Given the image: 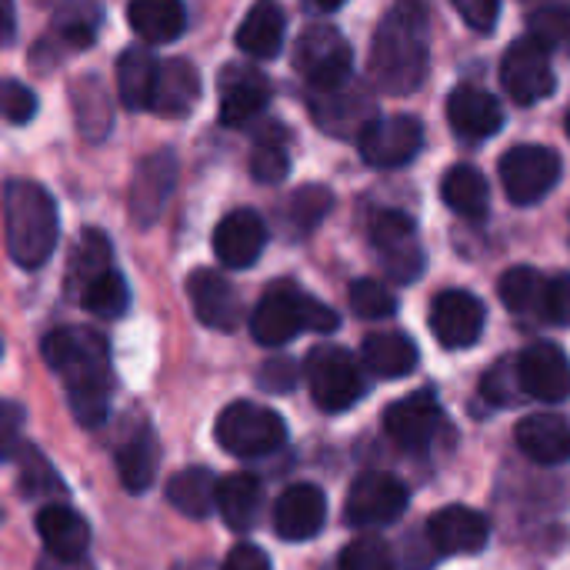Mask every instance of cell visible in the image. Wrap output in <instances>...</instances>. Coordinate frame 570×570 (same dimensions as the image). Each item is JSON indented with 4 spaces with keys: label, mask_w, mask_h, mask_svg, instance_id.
<instances>
[{
    "label": "cell",
    "mask_w": 570,
    "mask_h": 570,
    "mask_svg": "<svg viewBox=\"0 0 570 570\" xmlns=\"http://www.w3.org/2000/svg\"><path fill=\"white\" fill-rule=\"evenodd\" d=\"M431 67V13L421 0H397L374 30L367 70L377 90L407 97Z\"/></svg>",
    "instance_id": "6da1fadb"
},
{
    "label": "cell",
    "mask_w": 570,
    "mask_h": 570,
    "mask_svg": "<svg viewBox=\"0 0 570 570\" xmlns=\"http://www.w3.org/2000/svg\"><path fill=\"white\" fill-rule=\"evenodd\" d=\"M43 361L63 381L73 417L97 428L110 407V357L107 341L90 327H57L43 337Z\"/></svg>",
    "instance_id": "7a4b0ae2"
},
{
    "label": "cell",
    "mask_w": 570,
    "mask_h": 570,
    "mask_svg": "<svg viewBox=\"0 0 570 570\" xmlns=\"http://www.w3.org/2000/svg\"><path fill=\"white\" fill-rule=\"evenodd\" d=\"M60 237L57 204L33 180L3 184V240L17 267L37 271L50 261Z\"/></svg>",
    "instance_id": "3957f363"
},
{
    "label": "cell",
    "mask_w": 570,
    "mask_h": 570,
    "mask_svg": "<svg viewBox=\"0 0 570 570\" xmlns=\"http://www.w3.org/2000/svg\"><path fill=\"white\" fill-rule=\"evenodd\" d=\"M337 324H341V317L327 304L304 294L291 281L271 284L250 314V334L264 347H281L304 331L331 334V331H337Z\"/></svg>",
    "instance_id": "277c9868"
},
{
    "label": "cell",
    "mask_w": 570,
    "mask_h": 570,
    "mask_svg": "<svg viewBox=\"0 0 570 570\" xmlns=\"http://www.w3.org/2000/svg\"><path fill=\"white\" fill-rule=\"evenodd\" d=\"M214 434H217V444L227 454H234L240 461H257V458H267V454L284 448L287 424L271 407H261V404H250V401H237V404L220 411Z\"/></svg>",
    "instance_id": "5b68a950"
},
{
    "label": "cell",
    "mask_w": 570,
    "mask_h": 570,
    "mask_svg": "<svg viewBox=\"0 0 570 570\" xmlns=\"http://www.w3.org/2000/svg\"><path fill=\"white\" fill-rule=\"evenodd\" d=\"M304 377L314 404L327 414H341L367 394L364 371L344 347H314L304 361Z\"/></svg>",
    "instance_id": "8992f818"
},
{
    "label": "cell",
    "mask_w": 570,
    "mask_h": 570,
    "mask_svg": "<svg viewBox=\"0 0 570 570\" xmlns=\"http://www.w3.org/2000/svg\"><path fill=\"white\" fill-rule=\"evenodd\" d=\"M294 70L307 80L311 90H324V87H337L351 80L354 53H351L347 37L331 23L307 27L294 43Z\"/></svg>",
    "instance_id": "52a82bcc"
},
{
    "label": "cell",
    "mask_w": 570,
    "mask_h": 570,
    "mask_svg": "<svg viewBox=\"0 0 570 570\" xmlns=\"http://www.w3.org/2000/svg\"><path fill=\"white\" fill-rule=\"evenodd\" d=\"M311 117L331 137L361 140V134L377 120V107L371 90L351 77L337 87L311 90Z\"/></svg>",
    "instance_id": "ba28073f"
},
{
    "label": "cell",
    "mask_w": 570,
    "mask_h": 570,
    "mask_svg": "<svg viewBox=\"0 0 570 570\" xmlns=\"http://www.w3.org/2000/svg\"><path fill=\"white\" fill-rule=\"evenodd\" d=\"M371 244L391 281L411 284L424 274V247L417 240L414 220L404 210H377L371 217Z\"/></svg>",
    "instance_id": "9c48e42d"
},
{
    "label": "cell",
    "mask_w": 570,
    "mask_h": 570,
    "mask_svg": "<svg viewBox=\"0 0 570 570\" xmlns=\"http://www.w3.org/2000/svg\"><path fill=\"white\" fill-rule=\"evenodd\" d=\"M558 180H561V157L551 147L521 144L501 157V184L508 197L521 207L544 200L558 187Z\"/></svg>",
    "instance_id": "30bf717a"
},
{
    "label": "cell",
    "mask_w": 570,
    "mask_h": 570,
    "mask_svg": "<svg viewBox=\"0 0 570 570\" xmlns=\"http://www.w3.org/2000/svg\"><path fill=\"white\" fill-rule=\"evenodd\" d=\"M407 501L411 494L401 478L387 471H367L351 484L344 518L351 528H384L407 511Z\"/></svg>",
    "instance_id": "8fae6325"
},
{
    "label": "cell",
    "mask_w": 570,
    "mask_h": 570,
    "mask_svg": "<svg viewBox=\"0 0 570 570\" xmlns=\"http://www.w3.org/2000/svg\"><path fill=\"white\" fill-rule=\"evenodd\" d=\"M501 80L504 90L521 104L531 107L544 97L554 94V63H551V50L538 40V37H521L508 47L504 60H501Z\"/></svg>",
    "instance_id": "7c38bea8"
},
{
    "label": "cell",
    "mask_w": 570,
    "mask_h": 570,
    "mask_svg": "<svg viewBox=\"0 0 570 570\" xmlns=\"http://www.w3.org/2000/svg\"><path fill=\"white\" fill-rule=\"evenodd\" d=\"M361 157L377 167V170H394L411 164L421 147H424V124L407 114H391L377 117L364 134H361Z\"/></svg>",
    "instance_id": "4fadbf2b"
},
{
    "label": "cell",
    "mask_w": 570,
    "mask_h": 570,
    "mask_svg": "<svg viewBox=\"0 0 570 570\" xmlns=\"http://www.w3.org/2000/svg\"><path fill=\"white\" fill-rule=\"evenodd\" d=\"M174 184H177L174 150H167V147L154 150L137 164V170L130 177V190H127V210L137 227H150L160 217L167 197L174 194Z\"/></svg>",
    "instance_id": "5bb4252c"
},
{
    "label": "cell",
    "mask_w": 570,
    "mask_h": 570,
    "mask_svg": "<svg viewBox=\"0 0 570 570\" xmlns=\"http://www.w3.org/2000/svg\"><path fill=\"white\" fill-rule=\"evenodd\" d=\"M484 304L471 291H444L431 304V334L448 351L474 347L484 334Z\"/></svg>",
    "instance_id": "9a60e30c"
},
{
    "label": "cell",
    "mask_w": 570,
    "mask_h": 570,
    "mask_svg": "<svg viewBox=\"0 0 570 570\" xmlns=\"http://www.w3.org/2000/svg\"><path fill=\"white\" fill-rule=\"evenodd\" d=\"M424 534H428V544L438 558L481 554L491 541V524L474 508L451 504V508H441L438 514H431Z\"/></svg>",
    "instance_id": "2e32d148"
},
{
    "label": "cell",
    "mask_w": 570,
    "mask_h": 570,
    "mask_svg": "<svg viewBox=\"0 0 570 570\" xmlns=\"http://www.w3.org/2000/svg\"><path fill=\"white\" fill-rule=\"evenodd\" d=\"M384 428L397 448L428 451L444 428V411L431 391H417V394L391 404V411L384 414Z\"/></svg>",
    "instance_id": "e0dca14e"
},
{
    "label": "cell",
    "mask_w": 570,
    "mask_h": 570,
    "mask_svg": "<svg viewBox=\"0 0 570 570\" xmlns=\"http://www.w3.org/2000/svg\"><path fill=\"white\" fill-rule=\"evenodd\" d=\"M518 374H521L524 397H534L544 404H561L570 397V361L558 344L541 341L521 351Z\"/></svg>",
    "instance_id": "ac0fdd59"
},
{
    "label": "cell",
    "mask_w": 570,
    "mask_h": 570,
    "mask_svg": "<svg viewBox=\"0 0 570 570\" xmlns=\"http://www.w3.org/2000/svg\"><path fill=\"white\" fill-rule=\"evenodd\" d=\"M220 124L244 127L261 117L271 104V80L247 63H230L220 70Z\"/></svg>",
    "instance_id": "d6986e66"
},
{
    "label": "cell",
    "mask_w": 570,
    "mask_h": 570,
    "mask_svg": "<svg viewBox=\"0 0 570 570\" xmlns=\"http://www.w3.org/2000/svg\"><path fill=\"white\" fill-rule=\"evenodd\" d=\"M267 247V224L257 210H230L217 227H214V254L224 267L244 271L257 264V257Z\"/></svg>",
    "instance_id": "ffe728a7"
},
{
    "label": "cell",
    "mask_w": 570,
    "mask_h": 570,
    "mask_svg": "<svg viewBox=\"0 0 570 570\" xmlns=\"http://www.w3.org/2000/svg\"><path fill=\"white\" fill-rule=\"evenodd\" d=\"M327 498L317 484H294L274 504V531L284 541H311L324 531Z\"/></svg>",
    "instance_id": "44dd1931"
},
{
    "label": "cell",
    "mask_w": 570,
    "mask_h": 570,
    "mask_svg": "<svg viewBox=\"0 0 570 570\" xmlns=\"http://www.w3.org/2000/svg\"><path fill=\"white\" fill-rule=\"evenodd\" d=\"M187 297L194 304V314L200 324L214 327V331H234L240 324V297L234 291V284L217 274V271H194L187 277Z\"/></svg>",
    "instance_id": "7402d4cb"
},
{
    "label": "cell",
    "mask_w": 570,
    "mask_h": 570,
    "mask_svg": "<svg viewBox=\"0 0 570 570\" xmlns=\"http://www.w3.org/2000/svg\"><path fill=\"white\" fill-rule=\"evenodd\" d=\"M448 120L461 140L481 144L504 127V110H501L498 97H491L481 87L464 83L448 97Z\"/></svg>",
    "instance_id": "603a6c76"
},
{
    "label": "cell",
    "mask_w": 570,
    "mask_h": 570,
    "mask_svg": "<svg viewBox=\"0 0 570 570\" xmlns=\"http://www.w3.org/2000/svg\"><path fill=\"white\" fill-rule=\"evenodd\" d=\"M518 451L544 468H561L570 461V424L561 414H528L514 428Z\"/></svg>",
    "instance_id": "cb8c5ba5"
},
{
    "label": "cell",
    "mask_w": 570,
    "mask_h": 570,
    "mask_svg": "<svg viewBox=\"0 0 570 570\" xmlns=\"http://www.w3.org/2000/svg\"><path fill=\"white\" fill-rule=\"evenodd\" d=\"M100 27H104V7L97 0H60L53 10L50 37H43V43H50L57 57H67L87 50L97 40Z\"/></svg>",
    "instance_id": "d4e9b609"
},
{
    "label": "cell",
    "mask_w": 570,
    "mask_h": 570,
    "mask_svg": "<svg viewBox=\"0 0 570 570\" xmlns=\"http://www.w3.org/2000/svg\"><path fill=\"white\" fill-rule=\"evenodd\" d=\"M37 534L50 558L57 561H83L90 548V524L67 504H47L37 514Z\"/></svg>",
    "instance_id": "484cf974"
},
{
    "label": "cell",
    "mask_w": 570,
    "mask_h": 570,
    "mask_svg": "<svg viewBox=\"0 0 570 570\" xmlns=\"http://www.w3.org/2000/svg\"><path fill=\"white\" fill-rule=\"evenodd\" d=\"M200 100V70L184 57L160 60L150 110L160 117H187Z\"/></svg>",
    "instance_id": "4316f807"
},
{
    "label": "cell",
    "mask_w": 570,
    "mask_h": 570,
    "mask_svg": "<svg viewBox=\"0 0 570 570\" xmlns=\"http://www.w3.org/2000/svg\"><path fill=\"white\" fill-rule=\"evenodd\" d=\"M70 110H73V120H77V130L87 144H100L110 137V127H114V104H110V94L104 87V80L97 73H83V77H73L70 87Z\"/></svg>",
    "instance_id": "83f0119b"
},
{
    "label": "cell",
    "mask_w": 570,
    "mask_h": 570,
    "mask_svg": "<svg viewBox=\"0 0 570 570\" xmlns=\"http://www.w3.org/2000/svg\"><path fill=\"white\" fill-rule=\"evenodd\" d=\"M287 17L277 0H257L237 27V47L254 60H271L284 47Z\"/></svg>",
    "instance_id": "f1b7e54d"
},
{
    "label": "cell",
    "mask_w": 570,
    "mask_h": 570,
    "mask_svg": "<svg viewBox=\"0 0 570 570\" xmlns=\"http://www.w3.org/2000/svg\"><path fill=\"white\" fill-rule=\"evenodd\" d=\"M127 23L144 43H174L187 30V7L184 0H130Z\"/></svg>",
    "instance_id": "f546056e"
},
{
    "label": "cell",
    "mask_w": 570,
    "mask_h": 570,
    "mask_svg": "<svg viewBox=\"0 0 570 570\" xmlns=\"http://www.w3.org/2000/svg\"><path fill=\"white\" fill-rule=\"evenodd\" d=\"M157 70H160V60L144 43H134L117 57V94L127 110H134V114L150 110Z\"/></svg>",
    "instance_id": "4dcf8cb0"
},
{
    "label": "cell",
    "mask_w": 570,
    "mask_h": 570,
    "mask_svg": "<svg viewBox=\"0 0 570 570\" xmlns=\"http://www.w3.org/2000/svg\"><path fill=\"white\" fill-rule=\"evenodd\" d=\"M441 197L444 204L458 214V217H468V220H484L488 210H491V187H488V177L471 167V164H454L444 180H441Z\"/></svg>",
    "instance_id": "1f68e13d"
},
{
    "label": "cell",
    "mask_w": 570,
    "mask_h": 570,
    "mask_svg": "<svg viewBox=\"0 0 570 570\" xmlns=\"http://www.w3.org/2000/svg\"><path fill=\"white\" fill-rule=\"evenodd\" d=\"M548 277L534 267H511L501 277V301L521 321H548Z\"/></svg>",
    "instance_id": "d6a6232c"
},
{
    "label": "cell",
    "mask_w": 570,
    "mask_h": 570,
    "mask_svg": "<svg viewBox=\"0 0 570 570\" xmlns=\"http://www.w3.org/2000/svg\"><path fill=\"white\" fill-rule=\"evenodd\" d=\"M361 361L374 377L397 381V377H407L417 367V347H414L411 337H404L397 331H381V334H371L364 341Z\"/></svg>",
    "instance_id": "836d02e7"
},
{
    "label": "cell",
    "mask_w": 570,
    "mask_h": 570,
    "mask_svg": "<svg viewBox=\"0 0 570 570\" xmlns=\"http://www.w3.org/2000/svg\"><path fill=\"white\" fill-rule=\"evenodd\" d=\"M117 474H120V484L130 494H144L154 484V474H157V441H154L147 424H140L137 431L124 434V441L117 444Z\"/></svg>",
    "instance_id": "e575fe53"
},
{
    "label": "cell",
    "mask_w": 570,
    "mask_h": 570,
    "mask_svg": "<svg viewBox=\"0 0 570 570\" xmlns=\"http://www.w3.org/2000/svg\"><path fill=\"white\" fill-rule=\"evenodd\" d=\"M261 481L254 474H230L217 481V511L230 531H250L261 514Z\"/></svg>",
    "instance_id": "d590c367"
},
{
    "label": "cell",
    "mask_w": 570,
    "mask_h": 570,
    "mask_svg": "<svg viewBox=\"0 0 570 570\" xmlns=\"http://www.w3.org/2000/svg\"><path fill=\"white\" fill-rule=\"evenodd\" d=\"M167 501L170 508H177L184 518H207L217 508V478L207 468H187L177 471L167 481Z\"/></svg>",
    "instance_id": "8d00e7d4"
},
{
    "label": "cell",
    "mask_w": 570,
    "mask_h": 570,
    "mask_svg": "<svg viewBox=\"0 0 570 570\" xmlns=\"http://www.w3.org/2000/svg\"><path fill=\"white\" fill-rule=\"evenodd\" d=\"M107 271H110V240H107V234L87 227L70 254V264H67V291L80 297V291Z\"/></svg>",
    "instance_id": "74e56055"
},
{
    "label": "cell",
    "mask_w": 570,
    "mask_h": 570,
    "mask_svg": "<svg viewBox=\"0 0 570 570\" xmlns=\"http://www.w3.org/2000/svg\"><path fill=\"white\" fill-rule=\"evenodd\" d=\"M334 207V194L324 184H304L287 197L284 220L294 234H311Z\"/></svg>",
    "instance_id": "f35d334b"
},
{
    "label": "cell",
    "mask_w": 570,
    "mask_h": 570,
    "mask_svg": "<svg viewBox=\"0 0 570 570\" xmlns=\"http://www.w3.org/2000/svg\"><path fill=\"white\" fill-rule=\"evenodd\" d=\"M17 484L23 498H63L67 488L57 478V471L50 468V461L37 451V448H20L17 454Z\"/></svg>",
    "instance_id": "ab89813d"
},
{
    "label": "cell",
    "mask_w": 570,
    "mask_h": 570,
    "mask_svg": "<svg viewBox=\"0 0 570 570\" xmlns=\"http://www.w3.org/2000/svg\"><path fill=\"white\" fill-rule=\"evenodd\" d=\"M80 304L104 317V321H114V317H124L127 307H130V291H127V281L110 267L107 274L94 277L83 291H80Z\"/></svg>",
    "instance_id": "60d3db41"
},
{
    "label": "cell",
    "mask_w": 570,
    "mask_h": 570,
    "mask_svg": "<svg viewBox=\"0 0 570 570\" xmlns=\"http://www.w3.org/2000/svg\"><path fill=\"white\" fill-rule=\"evenodd\" d=\"M267 130L271 134H261L250 150V174L257 184H281L291 174V154L281 127H267Z\"/></svg>",
    "instance_id": "b9f144b4"
},
{
    "label": "cell",
    "mask_w": 570,
    "mask_h": 570,
    "mask_svg": "<svg viewBox=\"0 0 570 570\" xmlns=\"http://www.w3.org/2000/svg\"><path fill=\"white\" fill-rule=\"evenodd\" d=\"M351 307L364 321H384V317H391L397 311V297L381 281L364 277V281L351 284Z\"/></svg>",
    "instance_id": "7bdbcfd3"
},
{
    "label": "cell",
    "mask_w": 570,
    "mask_h": 570,
    "mask_svg": "<svg viewBox=\"0 0 570 570\" xmlns=\"http://www.w3.org/2000/svg\"><path fill=\"white\" fill-rule=\"evenodd\" d=\"M531 37H538L548 50H568L570 53V7H544L528 17Z\"/></svg>",
    "instance_id": "ee69618b"
},
{
    "label": "cell",
    "mask_w": 570,
    "mask_h": 570,
    "mask_svg": "<svg viewBox=\"0 0 570 570\" xmlns=\"http://www.w3.org/2000/svg\"><path fill=\"white\" fill-rule=\"evenodd\" d=\"M37 114V94L13 77H0V120L7 124H30Z\"/></svg>",
    "instance_id": "f6af8a7d"
},
{
    "label": "cell",
    "mask_w": 570,
    "mask_h": 570,
    "mask_svg": "<svg viewBox=\"0 0 570 570\" xmlns=\"http://www.w3.org/2000/svg\"><path fill=\"white\" fill-rule=\"evenodd\" d=\"M341 570H397L394 554L384 541L377 538H357L354 544L344 548L341 554Z\"/></svg>",
    "instance_id": "bcb514c9"
},
{
    "label": "cell",
    "mask_w": 570,
    "mask_h": 570,
    "mask_svg": "<svg viewBox=\"0 0 570 570\" xmlns=\"http://www.w3.org/2000/svg\"><path fill=\"white\" fill-rule=\"evenodd\" d=\"M484 397H491L494 404H514L518 397H524L521 374H518V357H508V361H501L498 367L488 371Z\"/></svg>",
    "instance_id": "7dc6e473"
},
{
    "label": "cell",
    "mask_w": 570,
    "mask_h": 570,
    "mask_svg": "<svg viewBox=\"0 0 570 570\" xmlns=\"http://www.w3.org/2000/svg\"><path fill=\"white\" fill-rule=\"evenodd\" d=\"M20 431H23V407L13 401H0V461L20 454Z\"/></svg>",
    "instance_id": "c3c4849f"
},
{
    "label": "cell",
    "mask_w": 570,
    "mask_h": 570,
    "mask_svg": "<svg viewBox=\"0 0 570 570\" xmlns=\"http://www.w3.org/2000/svg\"><path fill=\"white\" fill-rule=\"evenodd\" d=\"M297 364L291 361V357H271L264 367H261V374H257V381H261V387L264 391H271V394H287V391H294L297 387Z\"/></svg>",
    "instance_id": "681fc988"
},
{
    "label": "cell",
    "mask_w": 570,
    "mask_h": 570,
    "mask_svg": "<svg viewBox=\"0 0 570 570\" xmlns=\"http://www.w3.org/2000/svg\"><path fill=\"white\" fill-rule=\"evenodd\" d=\"M451 3L478 33H491L501 17V0H451Z\"/></svg>",
    "instance_id": "f907efd6"
},
{
    "label": "cell",
    "mask_w": 570,
    "mask_h": 570,
    "mask_svg": "<svg viewBox=\"0 0 570 570\" xmlns=\"http://www.w3.org/2000/svg\"><path fill=\"white\" fill-rule=\"evenodd\" d=\"M548 321L570 324V274H558L548 284Z\"/></svg>",
    "instance_id": "816d5d0a"
},
{
    "label": "cell",
    "mask_w": 570,
    "mask_h": 570,
    "mask_svg": "<svg viewBox=\"0 0 570 570\" xmlns=\"http://www.w3.org/2000/svg\"><path fill=\"white\" fill-rule=\"evenodd\" d=\"M224 570H271V558L261 548H254V544H237L227 554Z\"/></svg>",
    "instance_id": "f5cc1de1"
},
{
    "label": "cell",
    "mask_w": 570,
    "mask_h": 570,
    "mask_svg": "<svg viewBox=\"0 0 570 570\" xmlns=\"http://www.w3.org/2000/svg\"><path fill=\"white\" fill-rule=\"evenodd\" d=\"M17 37V7L13 0H0V47L13 43Z\"/></svg>",
    "instance_id": "db71d44e"
},
{
    "label": "cell",
    "mask_w": 570,
    "mask_h": 570,
    "mask_svg": "<svg viewBox=\"0 0 570 570\" xmlns=\"http://www.w3.org/2000/svg\"><path fill=\"white\" fill-rule=\"evenodd\" d=\"M37 570H90L83 561H57V558H43L40 564H37Z\"/></svg>",
    "instance_id": "11a10c76"
},
{
    "label": "cell",
    "mask_w": 570,
    "mask_h": 570,
    "mask_svg": "<svg viewBox=\"0 0 570 570\" xmlns=\"http://www.w3.org/2000/svg\"><path fill=\"white\" fill-rule=\"evenodd\" d=\"M314 10H324V13H331V10H337V7H344L347 0H307Z\"/></svg>",
    "instance_id": "9f6ffc18"
},
{
    "label": "cell",
    "mask_w": 570,
    "mask_h": 570,
    "mask_svg": "<svg viewBox=\"0 0 570 570\" xmlns=\"http://www.w3.org/2000/svg\"><path fill=\"white\" fill-rule=\"evenodd\" d=\"M568 137H570V114H568Z\"/></svg>",
    "instance_id": "6f0895ef"
},
{
    "label": "cell",
    "mask_w": 570,
    "mask_h": 570,
    "mask_svg": "<svg viewBox=\"0 0 570 570\" xmlns=\"http://www.w3.org/2000/svg\"><path fill=\"white\" fill-rule=\"evenodd\" d=\"M0 354H3V341H0Z\"/></svg>",
    "instance_id": "680465c9"
}]
</instances>
